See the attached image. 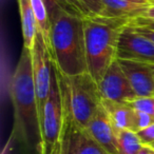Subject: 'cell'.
Returning a JSON list of instances; mask_svg holds the SVG:
<instances>
[{
  "mask_svg": "<svg viewBox=\"0 0 154 154\" xmlns=\"http://www.w3.org/2000/svg\"><path fill=\"white\" fill-rule=\"evenodd\" d=\"M11 97L15 110V131L28 145L40 150L41 132L33 77L32 53L23 47L11 82Z\"/></svg>",
  "mask_w": 154,
  "mask_h": 154,
  "instance_id": "cell-1",
  "label": "cell"
},
{
  "mask_svg": "<svg viewBox=\"0 0 154 154\" xmlns=\"http://www.w3.org/2000/svg\"><path fill=\"white\" fill-rule=\"evenodd\" d=\"M53 59L64 75L88 72L84 18L57 9L50 14Z\"/></svg>",
  "mask_w": 154,
  "mask_h": 154,
  "instance_id": "cell-2",
  "label": "cell"
},
{
  "mask_svg": "<svg viewBox=\"0 0 154 154\" xmlns=\"http://www.w3.org/2000/svg\"><path fill=\"white\" fill-rule=\"evenodd\" d=\"M131 19L87 16L84 18L88 73L98 84L116 60L120 31Z\"/></svg>",
  "mask_w": 154,
  "mask_h": 154,
  "instance_id": "cell-3",
  "label": "cell"
},
{
  "mask_svg": "<svg viewBox=\"0 0 154 154\" xmlns=\"http://www.w3.org/2000/svg\"><path fill=\"white\" fill-rule=\"evenodd\" d=\"M55 69L63 109L79 126L87 128L101 106L98 84L88 72L78 75H64L56 66Z\"/></svg>",
  "mask_w": 154,
  "mask_h": 154,
  "instance_id": "cell-4",
  "label": "cell"
},
{
  "mask_svg": "<svg viewBox=\"0 0 154 154\" xmlns=\"http://www.w3.org/2000/svg\"><path fill=\"white\" fill-rule=\"evenodd\" d=\"M31 53H32L33 77L36 89L37 106H38L39 122H40L43 106L51 91L55 64L40 33H37L34 45L31 49Z\"/></svg>",
  "mask_w": 154,
  "mask_h": 154,
  "instance_id": "cell-5",
  "label": "cell"
},
{
  "mask_svg": "<svg viewBox=\"0 0 154 154\" xmlns=\"http://www.w3.org/2000/svg\"><path fill=\"white\" fill-rule=\"evenodd\" d=\"M62 125H63V106H62V99L58 87V79L55 69L50 95L45 100L40 117V148L43 147L45 149H51L60 140Z\"/></svg>",
  "mask_w": 154,
  "mask_h": 154,
  "instance_id": "cell-6",
  "label": "cell"
},
{
  "mask_svg": "<svg viewBox=\"0 0 154 154\" xmlns=\"http://www.w3.org/2000/svg\"><path fill=\"white\" fill-rule=\"evenodd\" d=\"M60 154H108L86 128L77 124L63 109V125L60 135Z\"/></svg>",
  "mask_w": 154,
  "mask_h": 154,
  "instance_id": "cell-7",
  "label": "cell"
},
{
  "mask_svg": "<svg viewBox=\"0 0 154 154\" xmlns=\"http://www.w3.org/2000/svg\"><path fill=\"white\" fill-rule=\"evenodd\" d=\"M116 59L154 64V42L136 32L130 21L120 31Z\"/></svg>",
  "mask_w": 154,
  "mask_h": 154,
  "instance_id": "cell-8",
  "label": "cell"
},
{
  "mask_svg": "<svg viewBox=\"0 0 154 154\" xmlns=\"http://www.w3.org/2000/svg\"><path fill=\"white\" fill-rule=\"evenodd\" d=\"M98 88L103 100L128 103L137 97L117 59L105 73L103 79L98 82Z\"/></svg>",
  "mask_w": 154,
  "mask_h": 154,
  "instance_id": "cell-9",
  "label": "cell"
},
{
  "mask_svg": "<svg viewBox=\"0 0 154 154\" xmlns=\"http://www.w3.org/2000/svg\"><path fill=\"white\" fill-rule=\"evenodd\" d=\"M137 97L154 96V64L117 59Z\"/></svg>",
  "mask_w": 154,
  "mask_h": 154,
  "instance_id": "cell-10",
  "label": "cell"
},
{
  "mask_svg": "<svg viewBox=\"0 0 154 154\" xmlns=\"http://www.w3.org/2000/svg\"><path fill=\"white\" fill-rule=\"evenodd\" d=\"M86 129L108 154H118L116 131L103 106L98 108Z\"/></svg>",
  "mask_w": 154,
  "mask_h": 154,
  "instance_id": "cell-11",
  "label": "cell"
},
{
  "mask_svg": "<svg viewBox=\"0 0 154 154\" xmlns=\"http://www.w3.org/2000/svg\"><path fill=\"white\" fill-rule=\"evenodd\" d=\"M105 5V17L135 19L143 17L146 11L154 5L149 0H101Z\"/></svg>",
  "mask_w": 154,
  "mask_h": 154,
  "instance_id": "cell-12",
  "label": "cell"
},
{
  "mask_svg": "<svg viewBox=\"0 0 154 154\" xmlns=\"http://www.w3.org/2000/svg\"><path fill=\"white\" fill-rule=\"evenodd\" d=\"M101 106L107 112L115 131L122 130V129L133 130L134 110L128 103L101 99Z\"/></svg>",
  "mask_w": 154,
  "mask_h": 154,
  "instance_id": "cell-13",
  "label": "cell"
},
{
  "mask_svg": "<svg viewBox=\"0 0 154 154\" xmlns=\"http://www.w3.org/2000/svg\"><path fill=\"white\" fill-rule=\"evenodd\" d=\"M17 1L19 5L20 20H21L23 47L31 50L34 45L35 38L38 33L32 7V0H17Z\"/></svg>",
  "mask_w": 154,
  "mask_h": 154,
  "instance_id": "cell-14",
  "label": "cell"
},
{
  "mask_svg": "<svg viewBox=\"0 0 154 154\" xmlns=\"http://www.w3.org/2000/svg\"><path fill=\"white\" fill-rule=\"evenodd\" d=\"M118 154H138L145 147L137 132L130 129L116 131Z\"/></svg>",
  "mask_w": 154,
  "mask_h": 154,
  "instance_id": "cell-15",
  "label": "cell"
},
{
  "mask_svg": "<svg viewBox=\"0 0 154 154\" xmlns=\"http://www.w3.org/2000/svg\"><path fill=\"white\" fill-rule=\"evenodd\" d=\"M43 1L47 5L49 15L55 10L60 9L66 13L79 16L82 18L89 16L84 7L77 0H43Z\"/></svg>",
  "mask_w": 154,
  "mask_h": 154,
  "instance_id": "cell-16",
  "label": "cell"
},
{
  "mask_svg": "<svg viewBox=\"0 0 154 154\" xmlns=\"http://www.w3.org/2000/svg\"><path fill=\"white\" fill-rule=\"evenodd\" d=\"M128 105L136 111L145 112L154 117V96L147 97H136Z\"/></svg>",
  "mask_w": 154,
  "mask_h": 154,
  "instance_id": "cell-17",
  "label": "cell"
},
{
  "mask_svg": "<svg viewBox=\"0 0 154 154\" xmlns=\"http://www.w3.org/2000/svg\"><path fill=\"white\" fill-rule=\"evenodd\" d=\"M89 16H105L106 9L101 0H77Z\"/></svg>",
  "mask_w": 154,
  "mask_h": 154,
  "instance_id": "cell-18",
  "label": "cell"
},
{
  "mask_svg": "<svg viewBox=\"0 0 154 154\" xmlns=\"http://www.w3.org/2000/svg\"><path fill=\"white\" fill-rule=\"evenodd\" d=\"M154 124V117L145 112L134 110V119H133V131L138 132L140 130L148 128Z\"/></svg>",
  "mask_w": 154,
  "mask_h": 154,
  "instance_id": "cell-19",
  "label": "cell"
},
{
  "mask_svg": "<svg viewBox=\"0 0 154 154\" xmlns=\"http://www.w3.org/2000/svg\"><path fill=\"white\" fill-rule=\"evenodd\" d=\"M137 135L140 138L141 143L145 146H150L154 143V124L149 126L148 128L140 130L137 132Z\"/></svg>",
  "mask_w": 154,
  "mask_h": 154,
  "instance_id": "cell-20",
  "label": "cell"
},
{
  "mask_svg": "<svg viewBox=\"0 0 154 154\" xmlns=\"http://www.w3.org/2000/svg\"><path fill=\"white\" fill-rule=\"evenodd\" d=\"M131 24L133 26V28H134V30L136 31V32H138L139 34L146 36L147 38H149L150 40L154 42V29L150 28V26H145V24L135 23L132 20H131Z\"/></svg>",
  "mask_w": 154,
  "mask_h": 154,
  "instance_id": "cell-21",
  "label": "cell"
},
{
  "mask_svg": "<svg viewBox=\"0 0 154 154\" xmlns=\"http://www.w3.org/2000/svg\"><path fill=\"white\" fill-rule=\"evenodd\" d=\"M40 154H60V140L51 149H45V148H40Z\"/></svg>",
  "mask_w": 154,
  "mask_h": 154,
  "instance_id": "cell-22",
  "label": "cell"
},
{
  "mask_svg": "<svg viewBox=\"0 0 154 154\" xmlns=\"http://www.w3.org/2000/svg\"><path fill=\"white\" fill-rule=\"evenodd\" d=\"M132 21L135 22V23H138V24H145V26H150V28L154 29V21L153 20L147 19V18H145V17L135 18V19H133Z\"/></svg>",
  "mask_w": 154,
  "mask_h": 154,
  "instance_id": "cell-23",
  "label": "cell"
},
{
  "mask_svg": "<svg viewBox=\"0 0 154 154\" xmlns=\"http://www.w3.org/2000/svg\"><path fill=\"white\" fill-rule=\"evenodd\" d=\"M143 17L147 18V19H150V20H153L154 21V5H152L149 9L146 11L145 15Z\"/></svg>",
  "mask_w": 154,
  "mask_h": 154,
  "instance_id": "cell-24",
  "label": "cell"
},
{
  "mask_svg": "<svg viewBox=\"0 0 154 154\" xmlns=\"http://www.w3.org/2000/svg\"><path fill=\"white\" fill-rule=\"evenodd\" d=\"M138 154H154V149L150 146H145Z\"/></svg>",
  "mask_w": 154,
  "mask_h": 154,
  "instance_id": "cell-25",
  "label": "cell"
},
{
  "mask_svg": "<svg viewBox=\"0 0 154 154\" xmlns=\"http://www.w3.org/2000/svg\"><path fill=\"white\" fill-rule=\"evenodd\" d=\"M2 154H8V151H7V149H5H5H3V151H2Z\"/></svg>",
  "mask_w": 154,
  "mask_h": 154,
  "instance_id": "cell-26",
  "label": "cell"
},
{
  "mask_svg": "<svg viewBox=\"0 0 154 154\" xmlns=\"http://www.w3.org/2000/svg\"><path fill=\"white\" fill-rule=\"evenodd\" d=\"M150 147H152V148H154V143H152V145H150Z\"/></svg>",
  "mask_w": 154,
  "mask_h": 154,
  "instance_id": "cell-27",
  "label": "cell"
},
{
  "mask_svg": "<svg viewBox=\"0 0 154 154\" xmlns=\"http://www.w3.org/2000/svg\"><path fill=\"white\" fill-rule=\"evenodd\" d=\"M149 1H153V0H149ZM153 2H154V1H153Z\"/></svg>",
  "mask_w": 154,
  "mask_h": 154,
  "instance_id": "cell-28",
  "label": "cell"
},
{
  "mask_svg": "<svg viewBox=\"0 0 154 154\" xmlns=\"http://www.w3.org/2000/svg\"><path fill=\"white\" fill-rule=\"evenodd\" d=\"M153 149H154V148H153Z\"/></svg>",
  "mask_w": 154,
  "mask_h": 154,
  "instance_id": "cell-29",
  "label": "cell"
},
{
  "mask_svg": "<svg viewBox=\"0 0 154 154\" xmlns=\"http://www.w3.org/2000/svg\"><path fill=\"white\" fill-rule=\"evenodd\" d=\"M153 1H154V0H153Z\"/></svg>",
  "mask_w": 154,
  "mask_h": 154,
  "instance_id": "cell-30",
  "label": "cell"
}]
</instances>
